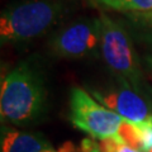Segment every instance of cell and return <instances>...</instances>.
Returning a JSON list of instances; mask_svg holds the SVG:
<instances>
[{"label": "cell", "mask_w": 152, "mask_h": 152, "mask_svg": "<svg viewBox=\"0 0 152 152\" xmlns=\"http://www.w3.org/2000/svg\"><path fill=\"white\" fill-rule=\"evenodd\" d=\"M147 152H152V150H150V151H147Z\"/></svg>", "instance_id": "14"}, {"label": "cell", "mask_w": 152, "mask_h": 152, "mask_svg": "<svg viewBox=\"0 0 152 152\" xmlns=\"http://www.w3.org/2000/svg\"><path fill=\"white\" fill-rule=\"evenodd\" d=\"M50 46L56 56L70 60L98 55L102 46L100 18L71 23L52 37Z\"/></svg>", "instance_id": "5"}, {"label": "cell", "mask_w": 152, "mask_h": 152, "mask_svg": "<svg viewBox=\"0 0 152 152\" xmlns=\"http://www.w3.org/2000/svg\"><path fill=\"white\" fill-rule=\"evenodd\" d=\"M117 136L122 140L126 146L134 150L143 151V140H142V131L138 124L129 121H123L117 132Z\"/></svg>", "instance_id": "8"}, {"label": "cell", "mask_w": 152, "mask_h": 152, "mask_svg": "<svg viewBox=\"0 0 152 152\" xmlns=\"http://www.w3.org/2000/svg\"><path fill=\"white\" fill-rule=\"evenodd\" d=\"M107 7L124 12H151L152 0H99Z\"/></svg>", "instance_id": "9"}, {"label": "cell", "mask_w": 152, "mask_h": 152, "mask_svg": "<svg viewBox=\"0 0 152 152\" xmlns=\"http://www.w3.org/2000/svg\"><path fill=\"white\" fill-rule=\"evenodd\" d=\"M100 52L110 71L123 86L138 90L142 75L129 36L119 23L102 14Z\"/></svg>", "instance_id": "3"}, {"label": "cell", "mask_w": 152, "mask_h": 152, "mask_svg": "<svg viewBox=\"0 0 152 152\" xmlns=\"http://www.w3.org/2000/svg\"><path fill=\"white\" fill-rule=\"evenodd\" d=\"M61 10L52 0H28L7 8L0 17L1 43H22L42 36L56 23Z\"/></svg>", "instance_id": "2"}, {"label": "cell", "mask_w": 152, "mask_h": 152, "mask_svg": "<svg viewBox=\"0 0 152 152\" xmlns=\"http://www.w3.org/2000/svg\"><path fill=\"white\" fill-rule=\"evenodd\" d=\"M70 121L77 129L102 140L117 134L124 118L75 86L70 93Z\"/></svg>", "instance_id": "4"}, {"label": "cell", "mask_w": 152, "mask_h": 152, "mask_svg": "<svg viewBox=\"0 0 152 152\" xmlns=\"http://www.w3.org/2000/svg\"><path fill=\"white\" fill-rule=\"evenodd\" d=\"M142 131V140H143V151L147 152L152 150V119L138 124Z\"/></svg>", "instance_id": "12"}, {"label": "cell", "mask_w": 152, "mask_h": 152, "mask_svg": "<svg viewBox=\"0 0 152 152\" xmlns=\"http://www.w3.org/2000/svg\"><path fill=\"white\" fill-rule=\"evenodd\" d=\"M0 147L1 152H43L52 146L41 133L22 132L3 126Z\"/></svg>", "instance_id": "7"}, {"label": "cell", "mask_w": 152, "mask_h": 152, "mask_svg": "<svg viewBox=\"0 0 152 152\" xmlns=\"http://www.w3.org/2000/svg\"><path fill=\"white\" fill-rule=\"evenodd\" d=\"M91 95L104 107L112 109L126 121L142 124L152 119V114L146 102L132 88L122 89H93Z\"/></svg>", "instance_id": "6"}, {"label": "cell", "mask_w": 152, "mask_h": 152, "mask_svg": "<svg viewBox=\"0 0 152 152\" xmlns=\"http://www.w3.org/2000/svg\"><path fill=\"white\" fill-rule=\"evenodd\" d=\"M122 145L124 143H123L122 140L117 134L107 137V138H102L98 142L99 152H118Z\"/></svg>", "instance_id": "11"}, {"label": "cell", "mask_w": 152, "mask_h": 152, "mask_svg": "<svg viewBox=\"0 0 152 152\" xmlns=\"http://www.w3.org/2000/svg\"><path fill=\"white\" fill-rule=\"evenodd\" d=\"M46 88L41 70L33 61H26L1 80V121L23 126L34 122L45 110Z\"/></svg>", "instance_id": "1"}, {"label": "cell", "mask_w": 152, "mask_h": 152, "mask_svg": "<svg viewBox=\"0 0 152 152\" xmlns=\"http://www.w3.org/2000/svg\"><path fill=\"white\" fill-rule=\"evenodd\" d=\"M118 152H141L140 150H134V148H131V147H128L126 145H122L121 148L118 150Z\"/></svg>", "instance_id": "13"}, {"label": "cell", "mask_w": 152, "mask_h": 152, "mask_svg": "<svg viewBox=\"0 0 152 152\" xmlns=\"http://www.w3.org/2000/svg\"><path fill=\"white\" fill-rule=\"evenodd\" d=\"M43 152H99V146L98 142H95L91 138H84L79 146H75L71 141H67L61 145L57 150H53L51 147Z\"/></svg>", "instance_id": "10"}]
</instances>
